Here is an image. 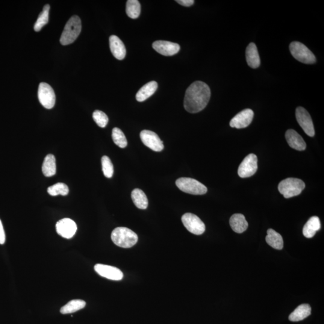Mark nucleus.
I'll return each instance as SVG.
<instances>
[{
    "label": "nucleus",
    "mask_w": 324,
    "mask_h": 324,
    "mask_svg": "<svg viewBox=\"0 0 324 324\" xmlns=\"http://www.w3.org/2000/svg\"><path fill=\"white\" fill-rule=\"evenodd\" d=\"M211 97L210 87L205 82L196 81L185 91L184 107L191 114L198 113L207 107Z\"/></svg>",
    "instance_id": "1"
},
{
    "label": "nucleus",
    "mask_w": 324,
    "mask_h": 324,
    "mask_svg": "<svg viewBox=\"0 0 324 324\" xmlns=\"http://www.w3.org/2000/svg\"><path fill=\"white\" fill-rule=\"evenodd\" d=\"M111 239L118 246L123 248H131L138 242V237L131 229L125 227H119L112 232Z\"/></svg>",
    "instance_id": "2"
},
{
    "label": "nucleus",
    "mask_w": 324,
    "mask_h": 324,
    "mask_svg": "<svg viewBox=\"0 0 324 324\" xmlns=\"http://www.w3.org/2000/svg\"><path fill=\"white\" fill-rule=\"evenodd\" d=\"M81 20L79 17L74 15L67 21L60 38L61 45H67L75 42L81 33Z\"/></svg>",
    "instance_id": "3"
},
{
    "label": "nucleus",
    "mask_w": 324,
    "mask_h": 324,
    "mask_svg": "<svg viewBox=\"0 0 324 324\" xmlns=\"http://www.w3.org/2000/svg\"><path fill=\"white\" fill-rule=\"evenodd\" d=\"M305 188V182L302 179L295 178H288L284 179L278 185L279 192L285 198H290L299 195Z\"/></svg>",
    "instance_id": "4"
},
{
    "label": "nucleus",
    "mask_w": 324,
    "mask_h": 324,
    "mask_svg": "<svg viewBox=\"0 0 324 324\" xmlns=\"http://www.w3.org/2000/svg\"><path fill=\"white\" fill-rule=\"evenodd\" d=\"M176 186L183 192L201 195L207 192V188L196 179L191 178L182 177L176 179Z\"/></svg>",
    "instance_id": "5"
},
{
    "label": "nucleus",
    "mask_w": 324,
    "mask_h": 324,
    "mask_svg": "<svg viewBox=\"0 0 324 324\" xmlns=\"http://www.w3.org/2000/svg\"><path fill=\"white\" fill-rule=\"evenodd\" d=\"M292 55L301 63L314 64L317 62L316 57L307 46L299 42H293L290 45Z\"/></svg>",
    "instance_id": "6"
},
{
    "label": "nucleus",
    "mask_w": 324,
    "mask_h": 324,
    "mask_svg": "<svg viewBox=\"0 0 324 324\" xmlns=\"http://www.w3.org/2000/svg\"><path fill=\"white\" fill-rule=\"evenodd\" d=\"M182 223L188 231L194 235H201L205 231L204 222L192 213H185L181 217Z\"/></svg>",
    "instance_id": "7"
},
{
    "label": "nucleus",
    "mask_w": 324,
    "mask_h": 324,
    "mask_svg": "<svg viewBox=\"0 0 324 324\" xmlns=\"http://www.w3.org/2000/svg\"><path fill=\"white\" fill-rule=\"evenodd\" d=\"M38 98L43 107L52 109L56 101L55 94L51 85L45 82L40 83L38 90Z\"/></svg>",
    "instance_id": "8"
},
{
    "label": "nucleus",
    "mask_w": 324,
    "mask_h": 324,
    "mask_svg": "<svg viewBox=\"0 0 324 324\" xmlns=\"http://www.w3.org/2000/svg\"><path fill=\"white\" fill-rule=\"evenodd\" d=\"M258 158L254 154L247 156L238 167V173L241 178H248L257 171Z\"/></svg>",
    "instance_id": "9"
},
{
    "label": "nucleus",
    "mask_w": 324,
    "mask_h": 324,
    "mask_svg": "<svg viewBox=\"0 0 324 324\" xmlns=\"http://www.w3.org/2000/svg\"><path fill=\"white\" fill-rule=\"evenodd\" d=\"M296 116L297 122L305 133L309 137H314V124L308 112L304 108L298 107L296 109Z\"/></svg>",
    "instance_id": "10"
},
{
    "label": "nucleus",
    "mask_w": 324,
    "mask_h": 324,
    "mask_svg": "<svg viewBox=\"0 0 324 324\" xmlns=\"http://www.w3.org/2000/svg\"><path fill=\"white\" fill-rule=\"evenodd\" d=\"M142 142L147 147L156 152H160L164 149L163 141L154 132L144 130L140 133Z\"/></svg>",
    "instance_id": "11"
},
{
    "label": "nucleus",
    "mask_w": 324,
    "mask_h": 324,
    "mask_svg": "<svg viewBox=\"0 0 324 324\" xmlns=\"http://www.w3.org/2000/svg\"><path fill=\"white\" fill-rule=\"evenodd\" d=\"M56 230L62 237L70 239L74 236L77 230V226L74 221L65 218L59 220L56 224Z\"/></svg>",
    "instance_id": "12"
},
{
    "label": "nucleus",
    "mask_w": 324,
    "mask_h": 324,
    "mask_svg": "<svg viewBox=\"0 0 324 324\" xmlns=\"http://www.w3.org/2000/svg\"><path fill=\"white\" fill-rule=\"evenodd\" d=\"M253 117H254L253 111L250 109H246L237 114L231 120L229 125L232 128H246L251 124Z\"/></svg>",
    "instance_id": "13"
},
{
    "label": "nucleus",
    "mask_w": 324,
    "mask_h": 324,
    "mask_svg": "<svg viewBox=\"0 0 324 324\" xmlns=\"http://www.w3.org/2000/svg\"><path fill=\"white\" fill-rule=\"evenodd\" d=\"M153 48L156 52L164 56H172L177 54L180 49L178 44L164 40L156 41L153 43Z\"/></svg>",
    "instance_id": "14"
},
{
    "label": "nucleus",
    "mask_w": 324,
    "mask_h": 324,
    "mask_svg": "<svg viewBox=\"0 0 324 324\" xmlns=\"http://www.w3.org/2000/svg\"><path fill=\"white\" fill-rule=\"evenodd\" d=\"M94 270L100 276L113 281H120L123 278L122 271L113 266L98 264L94 266Z\"/></svg>",
    "instance_id": "15"
},
{
    "label": "nucleus",
    "mask_w": 324,
    "mask_h": 324,
    "mask_svg": "<svg viewBox=\"0 0 324 324\" xmlns=\"http://www.w3.org/2000/svg\"><path fill=\"white\" fill-rule=\"evenodd\" d=\"M286 140L292 149L303 151L306 148V144L303 138L293 129H290L286 132Z\"/></svg>",
    "instance_id": "16"
},
{
    "label": "nucleus",
    "mask_w": 324,
    "mask_h": 324,
    "mask_svg": "<svg viewBox=\"0 0 324 324\" xmlns=\"http://www.w3.org/2000/svg\"><path fill=\"white\" fill-rule=\"evenodd\" d=\"M110 46L112 54L115 58L122 60L125 58L126 49L122 40L119 37L112 35L110 37Z\"/></svg>",
    "instance_id": "17"
},
{
    "label": "nucleus",
    "mask_w": 324,
    "mask_h": 324,
    "mask_svg": "<svg viewBox=\"0 0 324 324\" xmlns=\"http://www.w3.org/2000/svg\"><path fill=\"white\" fill-rule=\"evenodd\" d=\"M246 57L247 63L251 68L256 69L260 66V57H259L257 47L254 43H250L247 46Z\"/></svg>",
    "instance_id": "18"
},
{
    "label": "nucleus",
    "mask_w": 324,
    "mask_h": 324,
    "mask_svg": "<svg viewBox=\"0 0 324 324\" xmlns=\"http://www.w3.org/2000/svg\"><path fill=\"white\" fill-rule=\"evenodd\" d=\"M229 223L232 230L238 234H241L246 231L249 225L245 217L241 214L232 215L229 220Z\"/></svg>",
    "instance_id": "19"
},
{
    "label": "nucleus",
    "mask_w": 324,
    "mask_h": 324,
    "mask_svg": "<svg viewBox=\"0 0 324 324\" xmlns=\"http://www.w3.org/2000/svg\"><path fill=\"white\" fill-rule=\"evenodd\" d=\"M158 87V84L156 81H151L144 85L137 94V101L142 102L146 101L149 97L153 95V94L157 90Z\"/></svg>",
    "instance_id": "20"
},
{
    "label": "nucleus",
    "mask_w": 324,
    "mask_h": 324,
    "mask_svg": "<svg viewBox=\"0 0 324 324\" xmlns=\"http://www.w3.org/2000/svg\"><path fill=\"white\" fill-rule=\"evenodd\" d=\"M321 228V222L319 217L313 216L309 219L305 224L303 229V233L304 236L308 238H311L314 237L317 232Z\"/></svg>",
    "instance_id": "21"
},
{
    "label": "nucleus",
    "mask_w": 324,
    "mask_h": 324,
    "mask_svg": "<svg viewBox=\"0 0 324 324\" xmlns=\"http://www.w3.org/2000/svg\"><path fill=\"white\" fill-rule=\"evenodd\" d=\"M312 309L311 306L308 304H303L297 307L295 311L292 312L289 320L291 322H299L305 320L311 315Z\"/></svg>",
    "instance_id": "22"
},
{
    "label": "nucleus",
    "mask_w": 324,
    "mask_h": 324,
    "mask_svg": "<svg viewBox=\"0 0 324 324\" xmlns=\"http://www.w3.org/2000/svg\"><path fill=\"white\" fill-rule=\"evenodd\" d=\"M266 239L267 244L273 248L277 250H282L284 248V240L282 235L274 229H268Z\"/></svg>",
    "instance_id": "23"
},
{
    "label": "nucleus",
    "mask_w": 324,
    "mask_h": 324,
    "mask_svg": "<svg viewBox=\"0 0 324 324\" xmlns=\"http://www.w3.org/2000/svg\"><path fill=\"white\" fill-rule=\"evenodd\" d=\"M132 199L135 205L141 210H145L148 207L149 201L145 193L140 188H135L132 191Z\"/></svg>",
    "instance_id": "24"
},
{
    "label": "nucleus",
    "mask_w": 324,
    "mask_h": 324,
    "mask_svg": "<svg viewBox=\"0 0 324 324\" xmlns=\"http://www.w3.org/2000/svg\"><path fill=\"white\" fill-rule=\"evenodd\" d=\"M56 160L55 156L50 154L47 155L44 159L42 164V172L43 175L47 177H50L55 175L56 173Z\"/></svg>",
    "instance_id": "25"
},
{
    "label": "nucleus",
    "mask_w": 324,
    "mask_h": 324,
    "mask_svg": "<svg viewBox=\"0 0 324 324\" xmlns=\"http://www.w3.org/2000/svg\"><path fill=\"white\" fill-rule=\"evenodd\" d=\"M86 303L82 300H73L64 306L60 309L62 314H69L74 313L85 307Z\"/></svg>",
    "instance_id": "26"
},
{
    "label": "nucleus",
    "mask_w": 324,
    "mask_h": 324,
    "mask_svg": "<svg viewBox=\"0 0 324 324\" xmlns=\"http://www.w3.org/2000/svg\"><path fill=\"white\" fill-rule=\"evenodd\" d=\"M141 4L138 0H128L126 3V13L132 19H137L141 13Z\"/></svg>",
    "instance_id": "27"
},
{
    "label": "nucleus",
    "mask_w": 324,
    "mask_h": 324,
    "mask_svg": "<svg viewBox=\"0 0 324 324\" xmlns=\"http://www.w3.org/2000/svg\"><path fill=\"white\" fill-rule=\"evenodd\" d=\"M50 5L46 4L44 6L42 12L39 14V17L35 23L34 26V30L38 32L41 30L44 26L47 24L49 20V12Z\"/></svg>",
    "instance_id": "28"
},
{
    "label": "nucleus",
    "mask_w": 324,
    "mask_h": 324,
    "mask_svg": "<svg viewBox=\"0 0 324 324\" xmlns=\"http://www.w3.org/2000/svg\"><path fill=\"white\" fill-rule=\"evenodd\" d=\"M69 189L68 186L63 182H58L48 188V193L51 196H57L61 194L62 196H66L69 193Z\"/></svg>",
    "instance_id": "29"
},
{
    "label": "nucleus",
    "mask_w": 324,
    "mask_h": 324,
    "mask_svg": "<svg viewBox=\"0 0 324 324\" xmlns=\"http://www.w3.org/2000/svg\"><path fill=\"white\" fill-rule=\"evenodd\" d=\"M112 138H113L114 143L117 146H119L120 148H125L128 146V141H127L125 135L122 130L119 128H115L113 129Z\"/></svg>",
    "instance_id": "30"
},
{
    "label": "nucleus",
    "mask_w": 324,
    "mask_h": 324,
    "mask_svg": "<svg viewBox=\"0 0 324 324\" xmlns=\"http://www.w3.org/2000/svg\"><path fill=\"white\" fill-rule=\"evenodd\" d=\"M102 170L106 177L110 178L114 174V166L111 159L107 156L102 158Z\"/></svg>",
    "instance_id": "31"
},
{
    "label": "nucleus",
    "mask_w": 324,
    "mask_h": 324,
    "mask_svg": "<svg viewBox=\"0 0 324 324\" xmlns=\"http://www.w3.org/2000/svg\"><path fill=\"white\" fill-rule=\"evenodd\" d=\"M93 118L97 125L102 128H105L108 125L109 122L108 117L104 112L96 110L93 114Z\"/></svg>",
    "instance_id": "32"
},
{
    "label": "nucleus",
    "mask_w": 324,
    "mask_h": 324,
    "mask_svg": "<svg viewBox=\"0 0 324 324\" xmlns=\"http://www.w3.org/2000/svg\"><path fill=\"white\" fill-rule=\"evenodd\" d=\"M5 241V235L3 228V226L0 220V244H3Z\"/></svg>",
    "instance_id": "33"
},
{
    "label": "nucleus",
    "mask_w": 324,
    "mask_h": 324,
    "mask_svg": "<svg viewBox=\"0 0 324 324\" xmlns=\"http://www.w3.org/2000/svg\"><path fill=\"white\" fill-rule=\"evenodd\" d=\"M178 4L185 7H190L194 4L193 0H177L176 1Z\"/></svg>",
    "instance_id": "34"
}]
</instances>
